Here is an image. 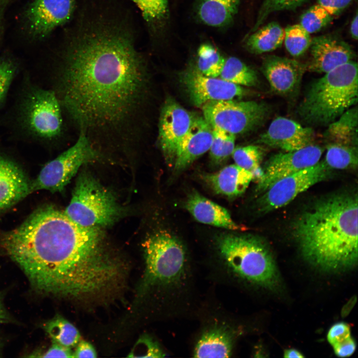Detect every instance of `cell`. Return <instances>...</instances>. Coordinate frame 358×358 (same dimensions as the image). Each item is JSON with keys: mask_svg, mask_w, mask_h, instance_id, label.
Returning a JSON list of instances; mask_svg holds the SVG:
<instances>
[{"mask_svg": "<svg viewBox=\"0 0 358 358\" xmlns=\"http://www.w3.org/2000/svg\"><path fill=\"white\" fill-rule=\"evenodd\" d=\"M136 20L125 0H80L65 25L60 101L88 137L120 132L142 105L147 63Z\"/></svg>", "mask_w": 358, "mask_h": 358, "instance_id": "cell-1", "label": "cell"}, {"mask_svg": "<svg viewBox=\"0 0 358 358\" xmlns=\"http://www.w3.org/2000/svg\"><path fill=\"white\" fill-rule=\"evenodd\" d=\"M0 244L40 294L104 299L123 280L125 267L105 251L99 229L82 226L52 205L2 234Z\"/></svg>", "mask_w": 358, "mask_h": 358, "instance_id": "cell-2", "label": "cell"}, {"mask_svg": "<svg viewBox=\"0 0 358 358\" xmlns=\"http://www.w3.org/2000/svg\"><path fill=\"white\" fill-rule=\"evenodd\" d=\"M293 235L303 256L326 271L358 262V196L341 192L320 199L296 219Z\"/></svg>", "mask_w": 358, "mask_h": 358, "instance_id": "cell-3", "label": "cell"}, {"mask_svg": "<svg viewBox=\"0 0 358 358\" xmlns=\"http://www.w3.org/2000/svg\"><path fill=\"white\" fill-rule=\"evenodd\" d=\"M145 260L143 287L158 292L176 305L186 296L191 271L185 248L175 236L160 231L149 236L143 244Z\"/></svg>", "mask_w": 358, "mask_h": 358, "instance_id": "cell-4", "label": "cell"}, {"mask_svg": "<svg viewBox=\"0 0 358 358\" xmlns=\"http://www.w3.org/2000/svg\"><path fill=\"white\" fill-rule=\"evenodd\" d=\"M215 245L219 259L215 267L231 282L250 283L274 288L279 282L270 251L261 239L251 235H219Z\"/></svg>", "mask_w": 358, "mask_h": 358, "instance_id": "cell-5", "label": "cell"}, {"mask_svg": "<svg viewBox=\"0 0 358 358\" xmlns=\"http://www.w3.org/2000/svg\"><path fill=\"white\" fill-rule=\"evenodd\" d=\"M358 64L354 60L325 73L312 83L298 113L307 125L324 126L358 102Z\"/></svg>", "mask_w": 358, "mask_h": 358, "instance_id": "cell-6", "label": "cell"}, {"mask_svg": "<svg viewBox=\"0 0 358 358\" xmlns=\"http://www.w3.org/2000/svg\"><path fill=\"white\" fill-rule=\"evenodd\" d=\"M122 212L112 193L92 175L83 172L77 179L64 213L82 226L99 228L114 223Z\"/></svg>", "mask_w": 358, "mask_h": 358, "instance_id": "cell-7", "label": "cell"}, {"mask_svg": "<svg viewBox=\"0 0 358 358\" xmlns=\"http://www.w3.org/2000/svg\"><path fill=\"white\" fill-rule=\"evenodd\" d=\"M100 155L89 138L80 131L75 144L45 165L31 182V193L39 190L62 191L80 168L99 159Z\"/></svg>", "mask_w": 358, "mask_h": 358, "instance_id": "cell-8", "label": "cell"}, {"mask_svg": "<svg viewBox=\"0 0 358 358\" xmlns=\"http://www.w3.org/2000/svg\"><path fill=\"white\" fill-rule=\"evenodd\" d=\"M201 107L203 118L212 128L235 135L260 126L269 112L268 107L263 102L234 99L209 101Z\"/></svg>", "mask_w": 358, "mask_h": 358, "instance_id": "cell-9", "label": "cell"}, {"mask_svg": "<svg viewBox=\"0 0 358 358\" xmlns=\"http://www.w3.org/2000/svg\"><path fill=\"white\" fill-rule=\"evenodd\" d=\"M330 170L324 161H319L276 181L262 193L258 202L260 210L268 212L284 206L300 193L326 179Z\"/></svg>", "mask_w": 358, "mask_h": 358, "instance_id": "cell-10", "label": "cell"}, {"mask_svg": "<svg viewBox=\"0 0 358 358\" xmlns=\"http://www.w3.org/2000/svg\"><path fill=\"white\" fill-rule=\"evenodd\" d=\"M24 107V123L32 133L48 139L60 134L62 126L60 102L54 91L43 89L32 91Z\"/></svg>", "mask_w": 358, "mask_h": 358, "instance_id": "cell-11", "label": "cell"}, {"mask_svg": "<svg viewBox=\"0 0 358 358\" xmlns=\"http://www.w3.org/2000/svg\"><path fill=\"white\" fill-rule=\"evenodd\" d=\"M79 0H32L25 9L23 20L28 34L43 39L64 26L73 17Z\"/></svg>", "mask_w": 358, "mask_h": 358, "instance_id": "cell-12", "label": "cell"}, {"mask_svg": "<svg viewBox=\"0 0 358 358\" xmlns=\"http://www.w3.org/2000/svg\"><path fill=\"white\" fill-rule=\"evenodd\" d=\"M323 149L311 144L300 149L279 153L266 163L256 191L262 193L276 181L317 163Z\"/></svg>", "mask_w": 358, "mask_h": 358, "instance_id": "cell-13", "label": "cell"}, {"mask_svg": "<svg viewBox=\"0 0 358 358\" xmlns=\"http://www.w3.org/2000/svg\"><path fill=\"white\" fill-rule=\"evenodd\" d=\"M195 117L173 99H167L163 104L159 118L158 141L165 159L172 166L178 147Z\"/></svg>", "mask_w": 358, "mask_h": 358, "instance_id": "cell-14", "label": "cell"}, {"mask_svg": "<svg viewBox=\"0 0 358 358\" xmlns=\"http://www.w3.org/2000/svg\"><path fill=\"white\" fill-rule=\"evenodd\" d=\"M182 83L192 103L202 107L217 100L235 99L246 94L242 86L218 78L205 76L196 68H190L183 75Z\"/></svg>", "mask_w": 358, "mask_h": 358, "instance_id": "cell-15", "label": "cell"}, {"mask_svg": "<svg viewBox=\"0 0 358 358\" xmlns=\"http://www.w3.org/2000/svg\"><path fill=\"white\" fill-rule=\"evenodd\" d=\"M309 48L311 60L306 65V69L318 73H326L353 61L356 57L351 46L334 34L322 35L312 38Z\"/></svg>", "mask_w": 358, "mask_h": 358, "instance_id": "cell-16", "label": "cell"}, {"mask_svg": "<svg viewBox=\"0 0 358 358\" xmlns=\"http://www.w3.org/2000/svg\"><path fill=\"white\" fill-rule=\"evenodd\" d=\"M240 334L235 324L213 320L204 326L195 344L194 358H229Z\"/></svg>", "mask_w": 358, "mask_h": 358, "instance_id": "cell-17", "label": "cell"}, {"mask_svg": "<svg viewBox=\"0 0 358 358\" xmlns=\"http://www.w3.org/2000/svg\"><path fill=\"white\" fill-rule=\"evenodd\" d=\"M313 130L283 117L275 118L258 142L285 152L293 151L313 144Z\"/></svg>", "mask_w": 358, "mask_h": 358, "instance_id": "cell-18", "label": "cell"}, {"mask_svg": "<svg viewBox=\"0 0 358 358\" xmlns=\"http://www.w3.org/2000/svg\"><path fill=\"white\" fill-rule=\"evenodd\" d=\"M261 69L271 89L286 95L298 87L306 66L288 58L268 55L264 59Z\"/></svg>", "mask_w": 358, "mask_h": 358, "instance_id": "cell-19", "label": "cell"}, {"mask_svg": "<svg viewBox=\"0 0 358 358\" xmlns=\"http://www.w3.org/2000/svg\"><path fill=\"white\" fill-rule=\"evenodd\" d=\"M212 140V128L203 117L196 116L176 151L173 167L175 171L185 169L209 151Z\"/></svg>", "mask_w": 358, "mask_h": 358, "instance_id": "cell-20", "label": "cell"}, {"mask_svg": "<svg viewBox=\"0 0 358 358\" xmlns=\"http://www.w3.org/2000/svg\"><path fill=\"white\" fill-rule=\"evenodd\" d=\"M31 182L16 164L0 156V212L31 193Z\"/></svg>", "mask_w": 358, "mask_h": 358, "instance_id": "cell-21", "label": "cell"}, {"mask_svg": "<svg viewBox=\"0 0 358 358\" xmlns=\"http://www.w3.org/2000/svg\"><path fill=\"white\" fill-rule=\"evenodd\" d=\"M184 207L200 223L231 230L242 229V227L233 220L226 208L196 191L189 194Z\"/></svg>", "mask_w": 358, "mask_h": 358, "instance_id": "cell-22", "label": "cell"}, {"mask_svg": "<svg viewBox=\"0 0 358 358\" xmlns=\"http://www.w3.org/2000/svg\"><path fill=\"white\" fill-rule=\"evenodd\" d=\"M254 176L253 172L233 164L216 173L203 175V178L215 192L233 197L245 191Z\"/></svg>", "mask_w": 358, "mask_h": 358, "instance_id": "cell-23", "label": "cell"}, {"mask_svg": "<svg viewBox=\"0 0 358 358\" xmlns=\"http://www.w3.org/2000/svg\"><path fill=\"white\" fill-rule=\"evenodd\" d=\"M138 9L151 44H159L169 20V0H130Z\"/></svg>", "mask_w": 358, "mask_h": 358, "instance_id": "cell-24", "label": "cell"}, {"mask_svg": "<svg viewBox=\"0 0 358 358\" xmlns=\"http://www.w3.org/2000/svg\"><path fill=\"white\" fill-rule=\"evenodd\" d=\"M241 0H197L194 12L201 23L213 27L229 25L237 14Z\"/></svg>", "mask_w": 358, "mask_h": 358, "instance_id": "cell-25", "label": "cell"}, {"mask_svg": "<svg viewBox=\"0 0 358 358\" xmlns=\"http://www.w3.org/2000/svg\"><path fill=\"white\" fill-rule=\"evenodd\" d=\"M358 108L352 107L328 125L324 136L331 144L358 146Z\"/></svg>", "mask_w": 358, "mask_h": 358, "instance_id": "cell-26", "label": "cell"}, {"mask_svg": "<svg viewBox=\"0 0 358 358\" xmlns=\"http://www.w3.org/2000/svg\"><path fill=\"white\" fill-rule=\"evenodd\" d=\"M284 36V29L277 22L272 21L247 35L244 46L253 54L270 52L281 46Z\"/></svg>", "mask_w": 358, "mask_h": 358, "instance_id": "cell-27", "label": "cell"}, {"mask_svg": "<svg viewBox=\"0 0 358 358\" xmlns=\"http://www.w3.org/2000/svg\"><path fill=\"white\" fill-rule=\"evenodd\" d=\"M43 328L52 342L64 346L72 348L80 341L81 335L77 328L61 315H57L47 321Z\"/></svg>", "mask_w": 358, "mask_h": 358, "instance_id": "cell-28", "label": "cell"}, {"mask_svg": "<svg viewBox=\"0 0 358 358\" xmlns=\"http://www.w3.org/2000/svg\"><path fill=\"white\" fill-rule=\"evenodd\" d=\"M219 77L241 86H255L258 82L256 72L241 60L235 57L225 59Z\"/></svg>", "mask_w": 358, "mask_h": 358, "instance_id": "cell-29", "label": "cell"}, {"mask_svg": "<svg viewBox=\"0 0 358 358\" xmlns=\"http://www.w3.org/2000/svg\"><path fill=\"white\" fill-rule=\"evenodd\" d=\"M225 61L218 49L210 43H202L197 49L196 69L205 76L219 78Z\"/></svg>", "mask_w": 358, "mask_h": 358, "instance_id": "cell-30", "label": "cell"}, {"mask_svg": "<svg viewBox=\"0 0 358 358\" xmlns=\"http://www.w3.org/2000/svg\"><path fill=\"white\" fill-rule=\"evenodd\" d=\"M323 161L330 169L355 168L358 165V147L330 143Z\"/></svg>", "mask_w": 358, "mask_h": 358, "instance_id": "cell-31", "label": "cell"}, {"mask_svg": "<svg viewBox=\"0 0 358 358\" xmlns=\"http://www.w3.org/2000/svg\"><path fill=\"white\" fill-rule=\"evenodd\" d=\"M235 139L236 135L232 133L212 128V140L209 151L214 163L220 164L232 155L235 149Z\"/></svg>", "mask_w": 358, "mask_h": 358, "instance_id": "cell-32", "label": "cell"}, {"mask_svg": "<svg viewBox=\"0 0 358 358\" xmlns=\"http://www.w3.org/2000/svg\"><path fill=\"white\" fill-rule=\"evenodd\" d=\"M284 31V45L291 55L299 57L309 48L312 39L310 34L299 23L288 26Z\"/></svg>", "mask_w": 358, "mask_h": 358, "instance_id": "cell-33", "label": "cell"}, {"mask_svg": "<svg viewBox=\"0 0 358 358\" xmlns=\"http://www.w3.org/2000/svg\"><path fill=\"white\" fill-rule=\"evenodd\" d=\"M333 16L317 3L309 7L301 16L300 25L309 34L316 33L326 26Z\"/></svg>", "mask_w": 358, "mask_h": 358, "instance_id": "cell-34", "label": "cell"}, {"mask_svg": "<svg viewBox=\"0 0 358 358\" xmlns=\"http://www.w3.org/2000/svg\"><path fill=\"white\" fill-rule=\"evenodd\" d=\"M307 0H264L259 10L256 21L247 35L261 27L268 16L273 12L293 10L300 6Z\"/></svg>", "mask_w": 358, "mask_h": 358, "instance_id": "cell-35", "label": "cell"}, {"mask_svg": "<svg viewBox=\"0 0 358 358\" xmlns=\"http://www.w3.org/2000/svg\"><path fill=\"white\" fill-rule=\"evenodd\" d=\"M263 155L259 147L248 145L235 148L232 156L236 165L253 173L260 168Z\"/></svg>", "mask_w": 358, "mask_h": 358, "instance_id": "cell-36", "label": "cell"}, {"mask_svg": "<svg viewBox=\"0 0 358 358\" xmlns=\"http://www.w3.org/2000/svg\"><path fill=\"white\" fill-rule=\"evenodd\" d=\"M165 355L155 341L148 336H144L139 339L128 357L163 358Z\"/></svg>", "mask_w": 358, "mask_h": 358, "instance_id": "cell-37", "label": "cell"}, {"mask_svg": "<svg viewBox=\"0 0 358 358\" xmlns=\"http://www.w3.org/2000/svg\"><path fill=\"white\" fill-rule=\"evenodd\" d=\"M15 67L7 58L0 59V103L5 95L14 75Z\"/></svg>", "mask_w": 358, "mask_h": 358, "instance_id": "cell-38", "label": "cell"}, {"mask_svg": "<svg viewBox=\"0 0 358 358\" xmlns=\"http://www.w3.org/2000/svg\"><path fill=\"white\" fill-rule=\"evenodd\" d=\"M351 337L350 326L344 322H339L333 325L327 334V340L332 346L343 342Z\"/></svg>", "mask_w": 358, "mask_h": 358, "instance_id": "cell-39", "label": "cell"}, {"mask_svg": "<svg viewBox=\"0 0 358 358\" xmlns=\"http://www.w3.org/2000/svg\"><path fill=\"white\" fill-rule=\"evenodd\" d=\"M51 346L44 352L38 353L34 357L41 358H74L71 348L52 341Z\"/></svg>", "mask_w": 358, "mask_h": 358, "instance_id": "cell-40", "label": "cell"}, {"mask_svg": "<svg viewBox=\"0 0 358 358\" xmlns=\"http://www.w3.org/2000/svg\"><path fill=\"white\" fill-rule=\"evenodd\" d=\"M353 0H317V3L333 16L338 15L346 9Z\"/></svg>", "mask_w": 358, "mask_h": 358, "instance_id": "cell-41", "label": "cell"}, {"mask_svg": "<svg viewBox=\"0 0 358 358\" xmlns=\"http://www.w3.org/2000/svg\"><path fill=\"white\" fill-rule=\"evenodd\" d=\"M335 355L341 358L348 357L352 355L355 351L356 344L351 337L345 341L332 346Z\"/></svg>", "mask_w": 358, "mask_h": 358, "instance_id": "cell-42", "label": "cell"}, {"mask_svg": "<svg viewBox=\"0 0 358 358\" xmlns=\"http://www.w3.org/2000/svg\"><path fill=\"white\" fill-rule=\"evenodd\" d=\"M97 357V353L93 346L87 341H80L76 345L74 352V358H90Z\"/></svg>", "mask_w": 358, "mask_h": 358, "instance_id": "cell-43", "label": "cell"}, {"mask_svg": "<svg viewBox=\"0 0 358 358\" xmlns=\"http://www.w3.org/2000/svg\"><path fill=\"white\" fill-rule=\"evenodd\" d=\"M12 322V319L6 310L0 294V324L8 323Z\"/></svg>", "mask_w": 358, "mask_h": 358, "instance_id": "cell-44", "label": "cell"}, {"mask_svg": "<svg viewBox=\"0 0 358 358\" xmlns=\"http://www.w3.org/2000/svg\"><path fill=\"white\" fill-rule=\"evenodd\" d=\"M358 15L357 11L355 15L354 16L350 26V33L352 38L355 40L358 39Z\"/></svg>", "mask_w": 358, "mask_h": 358, "instance_id": "cell-45", "label": "cell"}, {"mask_svg": "<svg viewBox=\"0 0 358 358\" xmlns=\"http://www.w3.org/2000/svg\"><path fill=\"white\" fill-rule=\"evenodd\" d=\"M284 358H304V356L298 351L294 349L285 350L284 352Z\"/></svg>", "mask_w": 358, "mask_h": 358, "instance_id": "cell-46", "label": "cell"}, {"mask_svg": "<svg viewBox=\"0 0 358 358\" xmlns=\"http://www.w3.org/2000/svg\"><path fill=\"white\" fill-rule=\"evenodd\" d=\"M13 0H0V32L1 29V21L4 14V12L8 6Z\"/></svg>", "mask_w": 358, "mask_h": 358, "instance_id": "cell-47", "label": "cell"}, {"mask_svg": "<svg viewBox=\"0 0 358 358\" xmlns=\"http://www.w3.org/2000/svg\"><path fill=\"white\" fill-rule=\"evenodd\" d=\"M356 298H353L351 300H350L349 302L345 306L344 308L343 309L342 311V315L344 316H346L348 313V308H349L348 310L350 312V310L353 308V306L355 304V299Z\"/></svg>", "mask_w": 358, "mask_h": 358, "instance_id": "cell-48", "label": "cell"}, {"mask_svg": "<svg viewBox=\"0 0 358 358\" xmlns=\"http://www.w3.org/2000/svg\"><path fill=\"white\" fill-rule=\"evenodd\" d=\"M0 355H1V345L0 344Z\"/></svg>", "mask_w": 358, "mask_h": 358, "instance_id": "cell-49", "label": "cell"}]
</instances>
